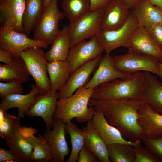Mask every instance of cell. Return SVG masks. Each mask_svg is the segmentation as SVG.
Wrapping results in <instances>:
<instances>
[{
    "label": "cell",
    "instance_id": "e0dca14e",
    "mask_svg": "<svg viewBox=\"0 0 162 162\" xmlns=\"http://www.w3.org/2000/svg\"><path fill=\"white\" fill-rule=\"evenodd\" d=\"M58 96V92L54 94H37L34 102L26 115L31 117H41L45 123L46 130H51L53 126V115Z\"/></svg>",
    "mask_w": 162,
    "mask_h": 162
},
{
    "label": "cell",
    "instance_id": "cb8c5ba5",
    "mask_svg": "<svg viewBox=\"0 0 162 162\" xmlns=\"http://www.w3.org/2000/svg\"><path fill=\"white\" fill-rule=\"evenodd\" d=\"M26 64L21 57H14L10 64H0V81L22 84L29 79Z\"/></svg>",
    "mask_w": 162,
    "mask_h": 162
},
{
    "label": "cell",
    "instance_id": "e575fe53",
    "mask_svg": "<svg viewBox=\"0 0 162 162\" xmlns=\"http://www.w3.org/2000/svg\"><path fill=\"white\" fill-rule=\"evenodd\" d=\"M21 84L15 82H0V97L3 98L10 94H22L23 89Z\"/></svg>",
    "mask_w": 162,
    "mask_h": 162
},
{
    "label": "cell",
    "instance_id": "836d02e7",
    "mask_svg": "<svg viewBox=\"0 0 162 162\" xmlns=\"http://www.w3.org/2000/svg\"><path fill=\"white\" fill-rule=\"evenodd\" d=\"M135 162H160L159 157L147 146L134 147Z\"/></svg>",
    "mask_w": 162,
    "mask_h": 162
},
{
    "label": "cell",
    "instance_id": "83f0119b",
    "mask_svg": "<svg viewBox=\"0 0 162 162\" xmlns=\"http://www.w3.org/2000/svg\"><path fill=\"white\" fill-rule=\"evenodd\" d=\"M22 19L24 33L28 36L34 30L41 16L44 7L43 0H25Z\"/></svg>",
    "mask_w": 162,
    "mask_h": 162
},
{
    "label": "cell",
    "instance_id": "9a60e30c",
    "mask_svg": "<svg viewBox=\"0 0 162 162\" xmlns=\"http://www.w3.org/2000/svg\"><path fill=\"white\" fill-rule=\"evenodd\" d=\"M92 120L97 131L107 145L121 143L136 147L142 145L141 140L131 141L125 139L117 128L107 121L103 113L100 111L95 110Z\"/></svg>",
    "mask_w": 162,
    "mask_h": 162
},
{
    "label": "cell",
    "instance_id": "ba28073f",
    "mask_svg": "<svg viewBox=\"0 0 162 162\" xmlns=\"http://www.w3.org/2000/svg\"><path fill=\"white\" fill-rule=\"evenodd\" d=\"M115 68L122 73L132 74L139 72H148L158 75V63L154 58L128 51L126 54L112 57Z\"/></svg>",
    "mask_w": 162,
    "mask_h": 162
},
{
    "label": "cell",
    "instance_id": "484cf974",
    "mask_svg": "<svg viewBox=\"0 0 162 162\" xmlns=\"http://www.w3.org/2000/svg\"><path fill=\"white\" fill-rule=\"evenodd\" d=\"M47 70L51 84L50 94H54L61 90L70 74L69 63L67 60L48 62Z\"/></svg>",
    "mask_w": 162,
    "mask_h": 162
},
{
    "label": "cell",
    "instance_id": "30bf717a",
    "mask_svg": "<svg viewBox=\"0 0 162 162\" xmlns=\"http://www.w3.org/2000/svg\"><path fill=\"white\" fill-rule=\"evenodd\" d=\"M104 50L98 44L96 36L81 41L70 48L67 58L70 74L86 62L101 55Z\"/></svg>",
    "mask_w": 162,
    "mask_h": 162
},
{
    "label": "cell",
    "instance_id": "d6986e66",
    "mask_svg": "<svg viewBox=\"0 0 162 162\" xmlns=\"http://www.w3.org/2000/svg\"><path fill=\"white\" fill-rule=\"evenodd\" d=\"M37 131L38 130L32 127L21 126L18 132L33 149L32 161L52 162V154L43 135L39 134L37 137L34 135Z\"/></svg>",
    "mask_w": 162,
    "mask_h": 162
},
{
    "label": "cell",
    "instance_id": "5b68a950",
    "mask_svg": "<svg viewBox=\"0 0 162 162\" xmlns=\"http://www.w3.org/2000/svg\"><path fill=\"white\" fill-rule=\"evenodd\" d=\"M103 8L90 11L68 26L70 48L78 42L94 36L102 29Z\"/></svg>",
    "mask_w": 162,
    "mask_h": 162
},
{
    "label": "cell",
    "instance_id": "7402d4cb",
    "mask_svg": "<svg viewBox=\"0 0 162 162\" xmlns=\"http://www.w3.org/2000/svg\"><path fill=\"white\" fill-rule=\"evenodd\" d=\"M131 9L139 26L148 31L162 21V10L152 4L148 0H141Z\"/></svg>",
    "mask_w": 162,
    "mask_h": 162
},
{
    "label": "cell",
    "instance_id": "f6af8a7d",
    "mask_svg": "<svg viewBox=\"0 0 162 162\" xmlns=\"http://www.w3.org/2000/svg\"><path fill=\"white\" fill-rule=\"evenodd\" d=\"M44 7L48 6L52 0H43Z\"/></svg>",
    "mask_w": 162,
    "mask_h": 162
},
{
    "label": "cell",
    "instance_id": "ac0fdd59",
    "mask_svg": "<svg viewBox=\"0 0 162 162\" xmlns=\"http://www.w3.org/2000/svg\"><path fill=\"white\" fill-rule=\"evenodd\" d=\"M131 75L117 70L113 64L112 57L106 54L102 56L93 77L84 86L87 88H95L102 84L117 79L128 78Z\"/></svg>",
    "mask_w": 162,
    "mask_h": 162
},
{
    "label": "cell",
    "instance_id": "7a4b0ae2",
    "mask_svg": "<svg viewBox=\"0 0 162 162\" xmlns=\"http://www.w3.org/2000/svg\"><path fill=\"white\" fill-rule=\"evenodd\" d=\"M145 72L134 73L129 77L117 79L94 89L91 98L101 100H142Z\"/></svg>",
    "mask_w": 162,
    "mask_h": 162
},
{
    "label": "cell",
    "instance_id": "277c9868",
    "mask_svg": "<svg viewBox=\"0 0 162 162\" xmlns=\"http://www.w3.org/2000/svg\"><path fill=\"white\" fill-rule=\"evenodd\" d=\"M42 49L38 47L28 48L22 52L20 56L34 80L39 94L45 95L50 93L51 87L47 74L48 61L46 52Z\"/></svg>",
    "mask_w": 162,
    "mask_h": 162
},
{
    "label": "cell",
    "instance_id": "2e32d148",
    "mask_svg": "<svg viewBox=\"0 0 162 162\" xmlns=\"http://www.w3.org/2000/svg\"><path fill=\"white\" fill-rule=\"evenodd\" d=\"M102 29H117L126 22L130 14L129 8L122 0H109L103 8Z\"/></svg>",
    "mask_w": 162,
    "mask_h": 162
},
{
    "label": "cell",
    "instance_id": "ab89813d",
    "mask_svg": "<svg viewBox=\"0 0 162 162\" xmlns=\"http://www.w3.org/2000/svg\"><path fill=\"white\" fill-rule=\"evenodd\" d=\"M14 56L10 52L0 49V61L6 64H10Z\"/></svg>",
    "mask_w": 162,
    "mask_h": 162
},
{
    "label": "cell",
    "instance_id": "f35d334b",
    "mask_svg": "<svg viewBox=\"0 0 162 162\" xmlns=\"http://www.w3.org/2000/svg\"><path fill=\"white\" fill-rule=\"evenodd\" d=\"M17 162L14 154L11 150L0 147V162Z\"/></svg>",
    "mask_w": 162,
    "mask_h": 162
},
{
    "label": "cell",
    "instance_id": "52a82bcc",
    "mask_svg": "<svg viewBox=\"0 0 162 162\" xmlns=\"http://www.w3.org/2000/svg\"><path fill=\"white\" fill-rule=\"evenodd\" d=\"M65 16L58 9V0H52L45 7L43 12L34 29V39L52 44L59 30V24Z\"/></svg>",
    "mask_w": 162,
    "mask_h": 162
},
{
    "label": "cell",
    "instance_id": "f546056e",
    "mask_svg": "<svg viewBox=\"0 0 162 162\" xmlns=\"http://www.w3.org/2000/svg\"><path fill=\"white\" fill-rule=\"evenodd\" d=\"M66 133L69 134L70 138L71 150L67 162H76L79 153L85 145V134L83 129L78 128L71 121L65 123Z\"/></svg>",
    "mask_w": 162,
    "mask_h": 162
},
{
    "label": "cell",
    "instance_id": "9c48e42d",
    "mask_svg": "<svg viewBox=\"0 0 162 162\" xmlns=\"http://www.w3.org/2000/svg\"><path fill=\"white\" fill-rule=\"evenodd\" d=\"M49 44L43 41L31 39L24 33L17 32L8 26L0 27V49L11 52L15 57H20L22 52L31 47L47 48Z\"/></svg>",
    "mask_w": 162,
    "mask_h": 162
},
{
    "label": "cell",
    "instance_id": "d590c367",
    "mask_svg": "<svg viewBox=\"0 0 162 162\" xmlns=\"http://www.w3.org/2000/svg\"><path fill=\"white\" fill-rule=\"evenodd\" d=\"M141 140L160 158L162 162V134L152 138L142 137Z\"/></svg>",
    "mask_w": 162,
    "mask_h": 162
},
{
    "label": "cell",
    "instance_id": "60d3db41",
    "mask_svg": "<svg viewBox=\"0 0 162 162\" xmlns=\"http://www.w3.org/2000/svg\"><path fill=\"white\" fill-rule=\"evenodd\" d=\"M109 0H90V11H94L103 8Z\"/></svg>",
    "mask_w": 162,
    "mask_h": 162
},
{
    "label": "cell",
    "instance_id": "d4e9b609",
    "mask_svg": "<svg viewBox=\"0 0 162 162\" xmlns=\"http://www.w3.org/2000/svg\"><path fill=\"white\" fill-rule=\"evenodd\" d=\"M85 134V145L97 157L100 162H110L107 146L95 128L92 119L83 128Z\"/></svg>",
    "mask_w": 162,
    "mask_h": 162
},
{
    "label": "cell",
    "instance_id": "8fae6325",
    "mask_svg": "<svg viewBox=\"0 0 162 162\" xmlns=\"http://www.w3.org/2000/svg\"><path fill=\"white\" fill-rule=\"evenodd\" d=\"M128 51L151 57L162 63V50L145 28L139 26L128 40Z\"/></svg>",
    "mask_w": 162,
    "mask_h": 162
},
{
    "label": "cell",
    "instance_id": "b9f144b4",
    "mask_svg": "<svg viewBox=\"0 0 162 162\" xmlns=\"http://www.w3.org/2000/svg\"><path fill=\"white\" fill-rule=\"evenodd\" d=\"M123 1L129 9H131L141 0H122Z\"/></svg>",
    "mask_w": 162,
    "mask_h": 162
},
{
    "label": "cell",
    "instance_id": "74e56055",
    "mask_svg": "<svg viewBox=\"0 0 162 162\" xmlns=\"http://www.w3.org/2000/svg\"><path fill=\"white\" fill-rule=\"evenodd\" d=\"M148 31L155 43L162 50V21Z\"/></svg>",
    "mask_w": 162,
    "mask_h": 162
},
{
    "label": "cell",
    "instance_id": "7bdbcfd3",
    "mask_svg": "<svg viewBox=\"0 0 162 162\" xmlns=\"http://www.w3.org/2000/svg\"><path fill=\"white\" fill-rule=\"evenodd\" d=\"M153 5L158 7L162 10V0H148Z\"/></svg>",
    "mask_w": 162,
    "mask_h": 162
},
{
    "label": "cell",
    "instance_id": "44dd1931",
    "mask_svg": "<svg viewBox=\"0 0 162 162\" xmlns=\"http://www.w3.org/2000/svg\"><path fill=\"white\" fill-rule=\"evenodd\" d=\"M141 100L155 111L162 115V82L148 72H145Z\"/></svg>",
    "mask_w": 162,
    "mask_h": 162
},
{
    "label": "cell",
    "instance_id": "ee69618b",
    "mask_svg": "<svg viewBox=\"0 0 162 162\" xmlns=\"http://www.w3.org/2000/svg\"><path fill=\"white\" fill-rule=\"evenodd\" d=\"M158 75L160 78L162 82V63L159 62L158 63Z\"/></svg>",
    "mask_w": 162,
    "mask_h": 162
},
{
    "label": "cell",
    "instance_id": "4316f807",
    "mask_svg": "<svg viewBox=\"0 0 162 162\" xmlns=\"http://www.w3.org/2000/svg\"><path fill=\"white\" fill-rule=\"evenodd\" d=\"M50 49L46 52L48 62L67 60L70 48V40L68 26L60 30Z\"/></svg>",
    "mask_w": 162,
    "mask_h": 162
},
{
    "label": "cell",
    "instance_id": "1f68e13d",
    "mask_svg": "<svg viewBox=\"0 0 162 162\" xmlns=\"http://www.w3.org/2000/svg\"><path fill=\"white\" fill-rule=\"evenodd\" d=\"M107 146L110 162H135L133 146L121 143H115Z\"/></svg>",
    "mask_w": 162,
    "mask_h": 162
},
{
    "label": "cell",
    "instance_id": "f1b7e54d",
    "mask_svg": "<svg viewBox=\"0 0 162 162\" xmlns=\"http://www.w3.org/2000/svg\"><path fill=\"white\" fill-rule=\"evenodd\" d=\"M5 140L6 145L13 153L17 162H32L33 149L31 145L19 134L18 131Z\"/></svg>",
    "mask_w": 162,
    "mask_h": 162
},
{
    "label": "cell",
    "instance_id": "4dcf8cb0",
    "mask_svg": "<svg viewBox=\"0 0 162 162\" xmlns=\"http://www.w3.org/2000/svg\"><path fill=\"white\" fill-rule=\"evenodd\" d=\"M62 6L64 16L71 22L90 11V0H63Z\"/></svg>",
    "mask_w": 162,
    "mask_h": 162
},
{
    "label": "cell",
    "instance_id": "6da1fadb",
    "mask_svg": "<svg viewBox=\"0 0 162 162\" xmlns=\"http://www.w3.org/2000/svg\"><path fill=\"white\" fill-rule=\"evenodd\" d=\"M144 102L142 100H101L91 98L89 105L101 111L107 121L117 128L125 139L135 141L143 136L138 111Z\"/></svg>",
    "mask_w": 162,
    "mask_h": 162
},
{
    "label": "cell",
    "instance_id": "8d00e7d4",
    "mask_svg": "<svg viewBox=\"0 0 162 162\" xmlns=\"http://www.w3.org/2000/svg\"><path fill=\"white\" fill-rule=\"evenodd\" d=\"M77 161L78 162H98L95 154L85 145L80 150Z\"/></svg>",
    "mask_w": 162,
    "mask_h": 162
},
{
    "label": "cell",
    "instance_id": "8992f818",
    "mask_svg": "<svg viewBox=\"0 0 162 162\" xmlns=\"http://www.w3.org/2000/svg\"><path fill=\"white\" fill-rule=\"evenodd\" d=\"M139 26L138 20L131 11L124 24L117 29L106 30L101 29L96 35L100 46L110 55L116 48L128 46L129 40Z\"/></svg>",
    "mask_w": 162,
    "mask_h": 162
},
{
    "label": "cell",
    "instance_id": "603a6c76",
    "mask_svg": "<svg viewBox=\"0 0 162 162\" xmlns=\"http://www.w3.org/2000/svg\"><path fill=\"white\" fill-rule=\"evenodd\" d=\"M32 89L28 94H10L3 98L0 103V108L8 110L17 108L18 116L24 118L35 101L37 94H39L35 85H32Z\"/></svg>",
    "mask_w": 162,
    "mask_h": 162
},
{
    "label": "cell",
    "instance_id": "ffe728a7",
    "mask_svg": "<svg viewBox=\"0 0 162 162\" xmlns=\"http://www.w3.org/2000/svg\"><path fill=\"white\" fill-rule=\"evenodd\" d=\"M138 122L142 128V137L152 138L162 134V115L145 102L138 111Z\"/></svg>",
    "mask_w": 162,
    "mask_h": 162
},
{
    "label": "cell",
    "instance_id": "d6a6232c",
    "mask_svg": "<svg viewBox=\"0 0 162 162\" xmlns=\"http://www.w3.org/2000/svg\"><path fill=\"white\" fill-rule=\"evenodd\" d=\"M7 110L0 108V136L5 140L19 131L21 118L9 114Z\"/></svg>",
    "mask_w": 162,
    "mask_h": 162
},
{
    "label": "cell",
    "instance_id": "3957f363",
    "mask_svg": "<svg viewBox=\"0 0 162 162\" xmlns=\"http://www.w3.org/2000/svg\"><path fill=\"white\" fill-rule=\"evenodd\" d=\"M94 88L83 86L71 96L58 100L53 115L54 120L59 119L64 123L75 118L79 122H87L92 118L95 110L89 105Z\"/></svg>",
    "mask_w": 162,
    "mask_h": 162
},
{
    "label": "cell",
    "instance_id": "7c38bea8",
    "mask_svg": "<svg viewBox=\"0 0 162 162\" xmlns=\"http://www.w3.org/2000/svg\"><path fill=\"white\" fill-rule=\"evenodd\" d=\"M65 124L59 119L54 120L52 130L45 131L43 136L53 154V162H64L69 150L65 137Z\"/></svg>",
    "mask_w": 162,
    "mask_h": 162
},
{
    "label": "cell",
    "instance_id": "4fadbf2b",
    "mask_svg": "<svg viewBox=\"0 0 162 162\" xmlns=\"http://www.w3.org/2000/svg\"><path fill=\"white\" fill-rule=\"evenodd\" d=\"M102 57L100 56L77 68L71 74L65 84L59 92L58 99L72 95L79 88L85 85L92 73L98 66Z\"/></svg>",
    "mask_w": 162,
    "mask_h": 162
},
{
    "label": "cell",
    "instance_id": "5bb4252c",
    "mask_svg": "<svg viewBox=\"0 0 162 162\" xmlns=\"http://www.w3.org/2000/svg\"><path fill=\"white\" fill-rule=\"evenodd\" d=\"M25 6V0H0L1 25L24 33L22 19Z\"/></svg>",
    "mask_w": 162,
    "mask_h": 162
}]
</instances>
